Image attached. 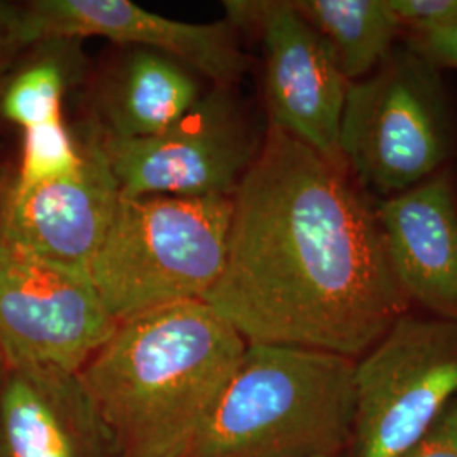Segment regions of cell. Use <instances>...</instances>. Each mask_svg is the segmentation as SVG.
Masks as SVG:
<instances>
[{
	"instance_id": "cell-7",
	"label": "cell",
	"mask_w": 457,
	"mask_h": 457,
	"mask_svg": "<svg viewBox=\"0 0 457 457\" xmlns=\"http://www.w3.org/2000/svg\"><path fill=\"white\" fill-rule=\"evenodd\" d=\"M105 149L126 196H234L262 139L232 87H213L164 131Z\"/></svg>"
},
{
	"instance_id": "cell-23",
	"label": "cell",
	"mask_w": 457,
	"mask_h": 457,
	"mask_svg": "<svg viewBox=\"0 0 457 457\" xmlns=\"http://www.w3.org/2000/svg\"><path fill=\"white\" fill-rule=\"evenodd\" d=\"M4 179H2V171H0V204H2V200H4V195H5V192H4Z\"/></svg>"
},
{
	"instance_id": "cell-25",
	"label": "cell",
	"mask_w": 457,
	"mask_h": 457,
	"mask_svg": "<svg viewBox=\"0 0 457 457\" xmlns=\"http://www.w3.org/2000/svg\"><path fill=\"white\" fill-rule=\"evenodd\" d=\"M454 398H456V402H457V395H456V396H454Z\"/></svg>"
},
{
	"instance_id": "cell-20",
	"label": "cell",
	"mask_w": 457,
	"mask_h": 457,
	"mask_svg": "<svg viewBox=\"0 0 457 457\" xmlns=\"http://www.w3.org/2000/svg\"><path fill=\"white\" fill-rule=\"evenodd\" d=\"M407 46L424 56L427 62L437 66L439 70H457V19L434 31L409 34Z\"/></svg>"
},
{
	"instance_id": "cell-21",
	"label": "cell",
	"mask_w": 457,
	"mask_h": 457,
	"mask_svg": "<svg viewBox=\"0 0 457 457\" xmlns=\"http://www.w3.org/2000/svg\"><path fill=\"white\" fill-rule=\"evenodd\" d=\"M19 19L21 7L0 2V82L17 53L24 48L19 39Z\"/></svg>"
},
{
	"instance_id": "cell-24",
	"label": "cell",
	"mask_w": 457,
	"mask_h": 457,
	"mask_svg": "<svg viewBox=\"0 0 457 457\" xmlns=\"http://www.w3.org/2000/svg\"><path fill=\"white\" fill-rule=\"evenodd\" d=\"M315 457H347V456H315Z\"/></svg>"
},
{
	"instance_id": "cell-9",
	"label": "cell",
	"mask_w": 457,
	"mask_h": 457,
	"mask_svg": "<svg viewBox=\"0 0 457 457\" xmlns=\"http://www.w3.org/2000/svg\"><path fill=\"white\" fill-rule=\"evenodd\" d=\"M224 7L237 29L262 39L270 128L344 164L339 128L349 82L322 36L292 0H234Z\"/></svg>"
},
{
	"instance_id": "cell-19",
	"label": "cell",
	"mask_w": 457,
	"mask_h": 457,
	"mask_svg": "<svg viewBox=\"0 0 457 457\" xmlns=\"http://www.w3.org/2000/svg\"><path fill=\"white\" fill-rule=\"evenodd\" d=\"M398 457H457V402L453 398L424 434Z\"/></svg>"
},
{
	"instance_id": "cell-18",
	"label": "cell",
	"mask_w": 457,
	"mask_h": 457,
	"mask_svg": "<svg viewBox=\"0 0 457 457\" xmlns=\"http://www.w3.org/2000/svg\"><path fill=\"white\" fill-rule=\"evenodd\" d=\"M386 4L407 34L434 31L457 19V0H386Z\"/></svg>"
},
{
	"instance_id": "cell-8",
	"label": "cell",
	"mask_w": 457,
	"mask_h": 457,
	"mask_svg": "<svg viewBox=\"0 0 457 457\" xmlns=\"http://www.w3.org/2000/svg\"><path fill=\"white\" fill-rule=\"evenodd\" d=\"M115 326L88 271L45 262L0 237V347L7 366L80 373Z\"/></svg>"
},
{
	"instance_id": "cell-14",
	"label": "cell",
	"mask_w": 457,
	"mask_h": 457,
	"mask_svg": "<svg viewBox=\"0 0 457 457\" xmlns=\"http://www.w3.org/2000/svg\"><path fill=\"white\" fill-rule=\"evenodd\" d=\"M202 96L192 68L158 51L126 48L98 90L96 122L105 139H145L175 124Z\"/></svg>"
},
{
	"instance_id": "cell-10",
	"label": "cell",
	"mask_w": 457,
	"mask_h": 457,
	"mask_svg": "<svg viewBox=\"0 0 457 457\" xmlns=\"http://www.w3.org/2000/svg\"><path fill=\"white\" fill-rule=\"evenodd\" d=\"M75 131L80 164L56 180L26 190L12 187L0 204V237L45 262L88 271L122 192L97 122Z\"/></svg>"
},
{
	"instance_id": "cell-17",
	"label": "cell",
	"mask_w": 457,
	"mask_h": 457,
	"mask_svg": "<svg viewBox=\"0 0 457 457\" xmlns=\"http://www.w3.org/2000/svg\"><path fill=\"white\" fill-rule=\"evenodd\" d=\"M82 160L77 131L63 119L24 131L22 163L14 188L26 190L71 173Z\"/></svg>"
},
{
	"instance_id": "cell-15",
	"label": "cell",
	"mask_w": 457,
	"mask_h": 457,
	"mask_svg": "<svg viewBox=\"0 0 457 457\" xmlns=\"http://www.w3.org/2000/svg\"><path fill=\"white\" fill-rule=\"evenodd\" d=\"M295 9L332 51L347 82L371 75L402 33L386 0H294Z\"/></svg>"
},
{
	"instance_id": "cell-6",
	"label": "cell",
	"mask_w": 457,
	"mask_h": 457,
	"mask_svg": "<svg viewBox=\"0 0 457 457\" xmlns=\"http://www.w3.org/2000/svg\"><path fill=\"white\" fill-rule=\"evenodd\" d=\"M347 457H398L457 395V322L403 313L356 361Z\"/></svg>"
},
{
	"instance_id": "cell-16",
	"label": "cell",
	"mask_w": 457,
	"mask_h": 457,
	"mask_svg": "<svg viewBox=\"0 0 457 457\" xmlns=\"http://www.w3.org/2000/svg\"><path fill=\"white\" fill-rule=\"evenodd\" d=\"M41 54L7 83L2 114L24 131L63 119L66 94L82 82L87 56L82 39H48L36 43Z\"/></svg>"
},
{
	"instance_id": "cell-4",
	"label": "cell",
	"mask_w": 457,
	"mask_h": 457,
	"mask_svg": "<svg viewBox=\"0 0 457 457\" xmlns=\"http://www.w3.org/2000/svg\"><path fill=\"white\" fill-rule=\"evenodd\" d=\"M232 196H120L88 264L115 322L204 300L224 271Z\"/></svg>"
},
{
	"instance_id": "cell-11",
	"label": "cell",
	"mask_w": 457,
	"mask_h": 457,
	"mask_svg": "<svg viewBox=\"0 0 457 457\" xmlns=\"http://www.w3.org/2000/svg\"><path fill=\"white\" fill-rule=\"evenodd\" d=\"M83 37H105L126 48L163 53L209 79L213 87H232L247 68L237 28L228 19L183 22L131 0H36L21 7L19 39L24 48L48 39Z\"/></svg>"
},
{
	"instance_id": "cell-22",
	"label": "cell",
	"mask_w": 457,
	"mask_h": 457,
	"mask_svg": "<svg viewBox=\"0 0 457 457\" xmlns=\"http://www.w3.org/2000/svg\"><path fill=\"white\" fill-rule=\"evenodd\" d=\"M5 373H7V361H5V356H4L2 347H0V386H2V383H4Z\"/></svg>"
},
{
	"instance_id": "cell-2",
	"label": "cell",
	"mask_w": 457,
	"mask_h": 457,
	"mask_svg": "<svg viewBox=\"0 0 457 457\" xmlns=\"http://www.w3.org/2000/svg\"><path fill=\"white\" fill-rule=\"evenodd\" d=\"M247 343L204 300L117 322L80 379L119 457H187Z\"/></svg>"
},
{
	"instance_id": "cell-13",
	"label": "cell",
	"mask_w": 457,
	"mask_h": 457,
	"mask_svg": "<svg viewBox=\"0 0 457 457\" xmlns=\"http://www.w3.org/2000/svg\"><path fill=\"white\" fill-rule=\"evenodd\" d=\"M0 457H119L79 373L7 366Z\"/></svg>"
},
{
	"instance_id": "cell-1",
	"label": "cell",
	"mask_w": 457,
	"mask_h": 457,
	"mask_svg": "<svg viewBox=\"0 0 457 457\" xmlns=\"http://www.w3.org/2000/svg\"><path fill=\"white\" fill-rule=\"evenodd\" d=\"M204 302L247 344L354 361L411 307L375 198L345 164L273 128L232 196L224 271Z\"/></svg>"
},
{
	"instance_id": "cell-12",
	"label": "cell",
	"mask_w": 457,
	"mask_h": 457,
	"mask_svg": "<svg viewBox=\"0 0 457 457\" xmlns=\"http://www.w3.org/2000/svg\"><path fill=\"white\" fill-rule=\"evenodd\" d=\"M393 273L410 305L457 322V196L447 171L376 200Z\"/></svg>"
},
{
	"instance_id": "cell-5",
	"label": "cell",
	"mask_w": 457,
	"mask_h": 457,
	"mask_svg": "<svg viewBox=\"0 0 457 457\" xmlns=\"http://www.w3.org/2000/svg\"><path fill=\"white\" fill-rule=\"evenodd\" d=\"M454 151V122L441 70L409 46L349 83L339 153L375 200L400 195L442 171Z\"/></svg>"
},
{
	"instance_id": "cell-3",
	"label": "cell",
	"mask_w": 457,
	"mask_h": 457,
	"mask_svg": "<svg viewBox=\"0 0 457 457\" xmlns=\"http://www.w3.org/2000/svg\"><path fill=\"white\" fill-rule=\"evenodd\" d=\"M356 361L292 345L247 344L187 457L347 456Z\"/></svg>"
}]
</instances>
